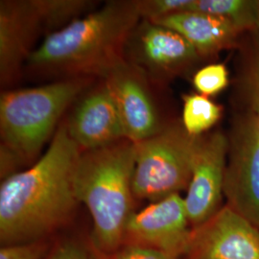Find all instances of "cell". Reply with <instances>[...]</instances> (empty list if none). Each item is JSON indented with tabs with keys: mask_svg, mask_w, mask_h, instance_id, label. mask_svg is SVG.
<instances>
[{
	"mask_svg": "<svg viewBox=\"0 0 259 259\" xmlns=\"http://www.w3.org/2000/svg\"><path fill=\"white\" fill-rule=\"evenodd\" d=\"M135 143L126 139L103 148L82 151L77 162V199L92 215L93 245L106 256L120 250L127 224L135 212Z\"/></svg>",
	"mask_w": 259,
	"mask_h": 259,
	"instance_id": "cell-3",
	"label": "cell"
},
{
	"mask_svg": "<svg viewBox=\"0 0 259 259\" xmlns=\"http://www.w3.org/2000/svg\"><path fill=\"white\" fill-rule=\"evenodd\" d=\"M125 59L159 84L186 73L202 58L176 31L141 19L128 39Z\"/></svg>",
	"mask_w": 259,
	"mask_h": 259,
	"instance_id": "cell-7",
	"label": "cell"
},
{
	"mask_svg": "<svg viewBox=\"0 0 259 259\" xmlns=\"http://www.w3.org/2000/svg\"><path fill=\"white\" fill-rule=\"evenodd\" d=\"M141 19L156 22L178 13L190 11L194 0H136Z\"/></svg>",
	"mask_w": 259,
	"mask_h": 259,
	"instance_id": "cell-20",
	"label": "cell"
},
{
	"mask_svg": "<svg viewBox=\"0 0 259 259\" xmlns=\"http://www.w3.org/2000/svg\"><path fill=\"white\" fill-rule=\"evenodd\" d=\"M192 81L199 94L213 96L229 85V70L223 64H210L197 70Z\"/></svg>",
	"mask_w": 259,
	"mask_h": 259,
	"instance_id": "cell-19",
	"label": "cell"
},
{
	"mask_svg": "<svg viewBox=\"0 0 259 259\" xmlns=\"http://www.w3.org/2000/svg\"><path fill=\"white\" fill-rule=\"evenodd\" d=\"M186 259H259V230L228 204L193 228Z\"/></svg>",
	"mask_w": 259,
	"mask_h": 259,
	"instance_id": "cell-11",
	"label": "cell"
},
{
	"mask_svg": "<svg viewBox=\"0 0 259 259\" xmlns=\"http://www.w3.org/2000/svg\"><path fill=\"white\" fill-rule=\"evenodd\" d=\"M116 105L125 139L136 143L148 139L168 123L162 119L151 82L138 66L123 61L103 79Z\"/></svg>",
	"mask_w": 259,
	"mask_h": 259,
	"instance_id": "cell-8",
	"label": "cell"
},
{
	"mask_svg": "<svg viewBox=\"0 0 259 259\" xmlns=\"http://www.w3.org/2000/svg\"><path fill=\"white\" fill-rule=\"evenodd\" d=\"M44 35H50L82 18L92 9L94 1L89 0H30Z\"/></svg>",
	"mask_w": 259,
	"mask_h": 259,
	"instance_id": "cell-15",
	"label": "cell"
},
{
	"mask_svg": "<svg viewBox=\"0 0 259 259\" xmlns=\"http://www.w3.org/2000/svg\"><path fill=\"white\" fill-rule=\"evenodd\" d=\"M191 232L185 199L174 194L133 213L126 227L125 241L180 259L188 250Z\"/></svg>",
	"mask_w": 259,
	"mask_h": 259,
	"instance_id": "cell-9",
	"label": "cell"
},
{
	"mask_svg": "<svg viewBox=\"0 0 259 259\" xmlns=\"http://www.w3.org/2000/svg\"><path fill=\"white\" fill-rule=\"evenodd\" d=\"M202 137L189 135L182 122L171 121L156 135L136 142L135 198L154 203L187 190Z\"/></svg>",
	"mask_w": 259,
	"mask_h": 259,
	"instance_id": "cell-5",
	"label": "cell"
},
{
	"mask_svg": "<svg viewBox=\"0 0 259 259\" xmlns=\"http://www.w3.org/2000/svg\"><path fill=\"white\" fill-rule=\"evenodd\" d=\"M141 17L136 0H112L45 37L26 63L32 74L59 80H103L125 61Z\"/></svg>",
	"mask_w": 259,
	"mask_h": 259,
	"instance_id": "cell-2",
	"label": "cell"
},
{
	"mask_svg": "<svg viewBox=\"0 0 259 259\" xmlns=\"http://www.w3.org/2000/svg\"><path fill=\"white\" fill-rule=\"evenodd\" d=\"M47 246L42 241L2 246L0 259H40Z\"/></svg>",
	"mask_w": 259,
	"mask_h": 259,
	"instance_id": "cell-22",
	"label": "cell"
},
{
	"mask_svg": "<svg viewBox=\"0 0 259 259\" xmlns=\"http://www.w3.org/2000/svg\"><path fill=\"white\" fill-rule=\"evenodd\" d=\"M252 40L241 73L240 92L246 111L259 115V35L250 33Z\"/></svg>",
	"mask_w": 259,
	"mask_h": 259,
	"instance_id": "cell-18",
	"label": "cell"
},
{
	"mask_svg": "<svg viewBox=\"0 0 259 259\" xmlns=\"http://www.w3.org/2000/svg\"><path fill=\"white\" fill-rule=\"evenodd\" d=\"M44 35L30 0L0 1V83L7 89L17 83Z\"/></svg>",
	"mask_w": 259,
	"mask_h": 259,
	"instance_id": "cell-13",
	"label": "cell"
},
{
	"mask_svg": "<svg viewBox=\"0 0 259 259\" xmlns=\"http://www.w3.org/2000/svg\"><path fill=\"white\" fill-rule=\"evenodd\" d=\"M81 152L69 137L65 120L62 121L47 152L37 161L2 180V246L42 241L70 218L80 204L75 171Z\"/></svg>",
	"mask_w": 259,
	"mask_h": 259,
	"instance_id": "cell-1",
	"label": "cell"
},
{
	"mask_svg": "<svg viewBox=\"0 0 259 259\" xmlns=\"http://www.w3.org/2000/svg\"><path fill=\"white\" fill-rule=\"evenodd\" d=\"M114 259H176L165 253L136 244L126 245L115 253Z\"/></svg>",
	"mask_w": 259,
	"mask_h": 259,
	"instance_id": "cell-23",
	"label": "cell"
},
{
	"mask_svg": "<svg viewBox=\"0 0 259 259\" xmlns=\"http://www.w3.org/2000/svg\"><path fill=\"white\" fill-rule=\"evenodd\" d=\"M65 124L81 151L103 148L125 139L119 112L104 80L77 99Z\"/></svg>",
	"mask_w": 259,
	"mask_h": 259,
	"instance_id": "cell-12",
	"label": "cell"
},
{
	"mask_svg": "<svg viewBox=\"0 0 259 259\" xmlns=\"http://www.w3.org/2000/svg\"><path fill=\"white\" fill-rule=\"evenodd\" d=\"M229 139L221 132L203 136L195 157L185 204L189 223L196 228L218 212L223 205Z\"/></svg>",
	"mask_w": 259,
	"mask_h": 259,
	"instance_id": "cell-10",
	"label": "cell"
},
{
	"mask_svg": "<svg viewBox=\"0 0 259 259\" xmlns=\"http://www.w3.org/2000/svg\"><path fill=\"white\" fill-rule=\"evenodd\" d=\"M190 11L227 19L244 33L255 31L253 0H194Z\"/></svg>",
	"mask_w": 259,
	"mask_h": 259,
	"instance_id": "cell-16",
	"label": "cell"
},
{
	"mask_svg": "<svg viewBox=\"0 0 259 259\" xmlns=\"http://www.w3.org/2000/svg\"><path fill=\"white\" fill-rule=\"evenodd\" d=\"M253 6L255 12V31L253 33L259 35V0H253Z\"/></svg>",
	"mask_w": 259,
	"mask_h": 259,
	"instance_id": "cell-24",
	"label": "cell"
},
{
	"mask_svg": "<svg viewBox=\"0 0 259 259\" xmlns=\"http://www.w3.org/2000/svg\"><path fill=\"white\" fill-rule=\"evenodd\" d=\"M95 80L65 79L35 88L3 91L0 95L1 144L11 149L23 165L37 161L44 145L55 135L66 109Z\"/></svg>",
	"mask_w": 259,
	"mask_h": 259,
	"instance_id": "cell-4",
	"label": "cell"
},
{
	"mask_svg": "<svg viewBox=\"0 0 259 259\" xmlns=\"http://www.w3.org/2000/svg\"><path fill=\"white\" fill-rule=\"evenodd\" d=\"M225 172L227 204L259 230V115L243 111L232 123Z\"/></svg>",
	"mask_w": 259,
	"mask_h": 259,
	"instance_id": "cell-6",
	"label": "cell"
},
{
	"mask_svg": "<svg viewBox=\"0 0 259 259\" xmlns=\"http://www.w3.org/2000/svg\"><path fill=\"white\" fill-rule=\"evenodd\" d=\"M99 250L93 245L90 247L77 241H68L61 244L49 259H106Z\"/></svg>",
	"mask_w": 259,
	"mask_h": 259,
	"instance_id": "cell-21",
	"label": "cell"
},
{
	"mask_svg": "<svg viewBox=\"0 0 259 259\" xmlns=\"http://www.w3.org/2000/svg\"><path fill=\"white\" fill-rule=\"evenodd\" d=\"M222 113V106L206 96L199 93L184 95L182 123L191 136H203L219 121Z\"/></svg>",
	"mask_w": 259,
	"mask_h": 259,
	"instance_id": "cell-17",
	"label": "cell"
},
{
	"mask_svg": "<svg viewBox=\"0 0 259 259\" xmlns=\"http://www.w3.org/2000/svg\"><path fill=\"white\" fill-rule=\"evenodd\" d=\"M153 23L176 31L202 59L239 47L246 34L227 19L195 11L178 13Z\"/></svg>",
	"mask_w": 259,
	"mask_h": 259,
	"instance_id": "cell-14",
	"label": "cell"
}]
</instances>
